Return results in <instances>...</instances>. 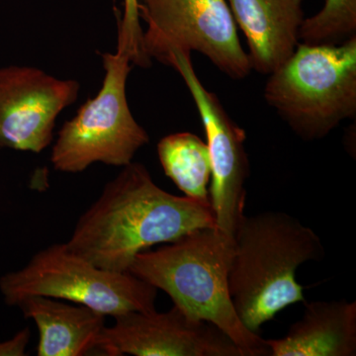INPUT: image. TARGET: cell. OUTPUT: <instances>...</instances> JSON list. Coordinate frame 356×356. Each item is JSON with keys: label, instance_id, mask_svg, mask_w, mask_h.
I'll return each instance as SVG.
<instances>
[{"label": "cell", "instance_id": "obj_1", "mask_svg": "<svg viewBox=\"0 0 356 356\" xmlns=\"http://www.w3.org/2000/svg\"><path fill=\"white\" fill-rule=\"evenodd\" d=\"M215 226L211 204L168 193L146 166L132 161L105 185L65 243L100 268L128 273L140 252Z\"/></svg>", "mask_w": 356, "mask_h": 356}, {"label": "cell", "instance_id": "obj_2", "mask_svg": "<svg viewBox=\"0 0 356 356\" xmlns=\"http://www.w3.org/2000/svg\"><path fill=\"white\" fill-rule=\"evenodd\" d=\"M324 255L320 236L297 218L278 211L243 214L234 234L229 289L245 327L259 334L281 311L306 302L297 269Z\"/></svg>", "mask_w": 356, "mask_h": 356}, {"label": "cell", "instance_id": "obj_3", "mask_svg": "<svg viewBox=\"0 0 356 356\" xmlns=\"http://www.w3.org/2000/svg\"><path fill=\"white\" fill-rule=\"evenodd\" d=\"M234 238L216 228L197 229L159 250L137 254L128 273L163 290L175 306L216 325L245 356L270 355L266 339L238 318L229 289Z\"/></svg>", "mask_w": 356, "mask_h": 356}, {"label": "cell", "instance_id": "obj_4", "mask_svg": "<svg viewBox=\"0 0 356 356\" xmlns=\"http://www.w3.org/2000/svg\"><path fill=\"white\" fill-rule=\"evenodd\" d=\"M264 99L305 140L355 118L356 36L337 44L299 43L269 74Z\"/></svg>", "mask_w": 356, "mask_h": 356}, {"label": "cell", "instance_id": "obj_5", "mask_svg": "<svg viewBox=\"0 0 356 356\" xmlns=\"http://www.w3.org/2000/svg\"><path fill=\"white\" fill-rule=\"evenodd\" d=\"M0 293L10 307L26 297L44 296L114 318L129 312L156 311L158 289L130 273L100 268L63 243L40 250L19 270L2 275Z\"/></svg>", "mask_w": 356, "mask_h": 356}, {"label": "cell", "instance_id": "obj_6", "mask_svg": "<svg viewBox=\"0 0 356 356\" xmlns=\"http://www.w3.org/2000/svg\"><path fill=\"white\" fill-rule=\"evenodd\" d=\"M102 58V89L65 122L51 149V165L58 172H81L95 163L123 168L149 142L147 131L129 108L126 83L132 69L130 58L118 51L104 54Z\"/></svg>", "mask_w": 356, "mask_h": 356}, {"label": "cell", "instance_id": "obj_7", "mask_svg": "<svg viewBox=\"0 0 356 356\" xmlns=\"http://www.w3.org/2000/svg\"><path fill=\"white\" fill-rule=\"evenodd\" d=\"M145 55L168 65L173 56L198 51L222 74L243 79L252 72L227 0H138Z\"/></svg>", "mask_w": 356, "mask_h": 356}, {"label": "cell", "instance_id": "obj_8", "mask_svg": "<svg viewBox=\"0 0 356 356\" xmlns=\"http://www.w3.org/2000/svg\"><path fill=\"white\" fill-rule=\"evenodd\" d=\"M170 67L184 79L197 107L207 138L211 161L210 204L215 228L229 238L234 234L245 209V184L250 163L245 149V131L232 120L216 95L210 92L198 79L191 54L173 56Z\"/></svg>", "mask_w": 356, "mask_h": 356}, {"label": "cell", "instance_id": "obj_9", "mask_svg": "<svg viewBox=\"0 0 356 356\" xmlns=\"http://www.w3.org/2000/svg\"><path fill=\"white\" fill-rule=\"evenodd\" d=\"M95 348L106 355L245 356L216 325L196 320L173 305L170 311H133L114 317Z\"/></svg>", "mask_w": 356, "mask_h": 356}, {"label": "cell", "instance_id": "obj_10", "mask_svg": "<svg viewBox=\"0 0 356 356\" xmlns=\"http://www.w3.org/2000/svg\"><path fill=\"white\" fill-rule=\"evenodd\" d=\"M79 84L32 67L0 69V149L39 154L53 140L56 119L76 102Z\"/></svg>", "mask_w": 356, "mask_h": 356}, {"label": "cell", "instance_id": "obj_11", "mask_svg": "<svg viewBox=\"0 0 356 356\" xmlns=\"http://www.w3.org/2000/svg\"><path fill=\"white\" fill-rule=\"evenodd\" d=\"M247 39L252 70L269 74L296 50L303 24V0H227Z\"/></svg>", "mask_w": 356, "mask_h": 356}, {"label": "cell", "instance_id": "obj_12", "mask_svg": "<svg viewBox=\"0 0 356 356\" xmlns=\"http://www.w3.org/2000/svg\"><path fill=\"white\" fill-rule=\"evenodd\" d=\"M306 303V302H305ZM282 339H267L273 356H353L356 355V303L315 301Z\"/></svg>", "mask_w": 356, "mask_h": 356}, {"label": "cell", "instance_id": "obj_13", "mask_svg": "<svg viewBox=\"0 0 356 356\" xmlns=\"http://www.w3.org/2000/svg\"><path fill=\"white\" fill-rule=\"evenodd\" d=\"M15 307L38 327V356L88 355L95 350L96 341L105 327L102 314L50 297H26Z\"/></svg>", "mask_w": 356, "mask_h": 356}, {"label": "cell", "instance_id": "obj_14", "mask_svg": "<svg viewBox=\"0 0 356 356\" xmlns=\"http://www.w3.org/2000/svg\"><path fill=\"white\" fill-rule=\"evenodd\" d=\"M158 156L166 177L185 196L210 204L211 161L205 142L192 133L172 134L159 140Z\"/></svg>", "mask_w": 356, "mask_h": 356}, {"label": "cell", "instance_id": "obj_15", "mask_svg": "<svg viewBox=\"0 0 356 356\" xmlns=\"http://www.w3.org/2000/svg\"><path fill=\"white\" fill-rule=\"evenodd\" d=\"M356 36V0H325V6L305 18L299 39L305 44H337Z\"/></svg>", "mask_w": 356, "mask_h": 356}, {"label": "cell", "instance_id": "obj_16", "mask_svg": "<svg viewBox=\"0 0 356 356\" xmlns=\"http://www.w3.org/2000/svg\"><path fill=\"white\" fill-rule=\"evenodd\" d=\"M138 0H124L123 15L119 21L118 47L117 51L126 54L133 65L147 67L151 60L143 49V31L140 23Z\"/></svg>", "mask_w": 356, "mask_h": 356}, {"label": "cell", "instance_id": "obj_17", "mask_svg": "<svg viewBox=\"0 0 356 356\" xmlns=\"http://www.w3.org/2000/svg\"><path fill=\"white\" fill-rule=\"evenodd\" d=\"M31 339L29 327H24L15 336L4 341H0V356L27 355V346Z\"/></svg>", "mask_w": 356, "mask_h": 356}]
</instances>
